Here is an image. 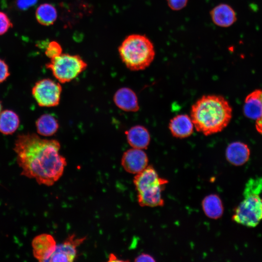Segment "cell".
<instances>
[{
	"instance_id": "cell-1",
	"label": "cell",
	"mask_w": 262,
	"mask_h": 262,
	"mask_svg": "<svg viewBox=\"0 0 262 262\" xmlns=\"http://www.w3.org/2000/svg\"><path fill=\"white\" fill-rule=\"evenodd\" d=\"M61 145L55 139L40 138L34 133L18 135L14 150L21 175L39 184L51 186L62 176L66 165L60 154Z\"/></svg>"
},
{
	"instance_id": "cell-2",
	"label": "cell",
	"mask_w": 262,
	"mask_h": 262,
	"mask_svg": "<svg viewBox=\"0 0 262 262\" xmlns=\"http://www.w3.org/2000/svg\"><path fill=\"white\" fill-rule=\"evenodd\" d=\"M232 109L228 101L217 95H204L193 104L190 117L194 128L205 136L223 131L230 122Z\"/></svg>"
},
{
	"instance_id": "cell-3",
	"label": "cell",
	"mask_w": 262,
	"mask_h": 262,
	"mask_svg": "<svg viewBox=\"0 0 262 262\" xmlns=\"http://www.w3.org/2000/svg\"><path fill=\"white\" fill-rule=\"evenodd\" d=\"M243 196V200L234 209L232 219L246 227L254 228L262 220V177L248 180Z\"/></svg>"
},
{
	"instance_id": "cell-4",
	"label": "cell",
	"mask_w": 262,
	"mask_h": 262,
	"mask_svg": "<svg viewBox=\"0 0 262 262\" xmlns=\"http://www.w3.org/2000/svg\"><path fill=\"white\" fill-rule=\"evenodd\" d=\"M118 53L126 67L132 71L148 67L155 55L152 42L145 35L139 34L127 36L118 48Z\"/></svg>"
},
{
	"instance_id": "cell-5",
	"label": "cell",
	"mask_w": 262,
	"mask_h": 262,
	"mask_svg": "<svg viewBox=\"0 0 262 262\" xmlns=\"http://www.w3.org/2000/svg\"><path fill=\"white\" fill-rule=\"evenodd\" d=\"M46 66L60 82L64 83L77 77L85 70L87 64L78 55L62 53L50 59Z\"/></svg>"
},
{
	"instance_id": "cell-6",
	"label": "cell",
	"mask_w": 262,
	"mask_h": 262,
	"mask_svg": "<svg viewBox=\"0 0 262 262\" xmlns=\"http://www.w3.org/2000/svg\"><path fill=\"white\" fill-rule=\"evenodd\" d=\"M62 91V86L59 82L46 78L35 83L32 93L38 105L50 107L59 104Z\"/></svg>"
},
{
	"instance_id": "cell-7",
	"label": "cell",
	"mask_w": 262,
	"mask_h": 262,
	"mask_svg": "<svg viewBox=\"0 0 262 262\" xmlns=\"http://www.w3.org/2000/svg\"><path fill=\"white\" fill-rule=\"evenodd\" d=\"M148 159L146 152L141 149L132 148L123 154L121 164L128 172L137 174L148 165Z\"/></svg>"
},
{
	"instance_id": "cell-8",
	"label": "cell",
	"mask_w": 262,
	"mask_h": 262,
	"mask_svg": "<svg viewBox=\"0 0 262 262\" xmlns=\"http://www.w3.org/2000/svg\"><path fill=\"white\" fill-rule=\"evenodd\" d=\"M85 239L76 238L74 234L69 236L63 243L56 246L49 262H73L76 257L77 247Z\"/></svg>"
},
{
	"instance_id": "cell-9",
	"label": "cell",
	"mask_w": 262,
	"mask_h": 262,
	"mask_svg": "<svg viewBox=\"0 0 262 262\" xmlns=\"http://www.w3.org/2000/svg\"><path fill=\"white\" fill-rule=\"evenodd\" d=\"M33 255L41 262H49L54 252L56 244L53 237L49 234L43 233L35 236L32 242Z\"/></svg>"
},
{
	"instance_id": "cell-10",
	"label": "cell",
	"mask_w": 262,
	"mask_h": 262,
	"mask_svg": "<svg viewBox=\"0 0 262 262\" xmlns=\"http://www.w3.org/2000/svg\"><path fill=\"white\" fill-rule=\"evenodd\" d=\"M133 183L136 190L139 193L158 185H166L168 180L160 177L152 165H147L143 171L136 174Z\"/></svg>"
},
{
	"instance_id": "cell-11",
	"label": "cell",
	"mask_w": 262,
	"mask_h": 262,
	"mask_svg": "<svg viewBox=\"0 0 262 262\" xmlns=\"http://www.w3.org/2000/svg\"><path fill=\"white\" fill-rule=\"evenodd\" d=\"M113 101L122 111L136 112L139 110L136 94L130 88L122 87L118 89L114 95Z\"/></svg>"
},
{
	"instance_id": "cell-12",
	"label": "cell",
	"mask_w": 262,
	"mask_h": 262,
	"mask_svg": "<svg viewBox=\"0 0 262 262\" xmlns=\"http://www.w3.org/2000/svg\"><path fill=\"white\" fill-rule=\"evenodd\" d=\"M168 128L173 137L182 139L192 134L194 126L190 116L180 114L170 119Z\"/></svg>"
},
{
	"instance_id": "cell-13",
	"label": "cell",
	"mask_w": 262,
	"mask_h": 262,
	"mask_svg": "<svg viewBox=\"0 0 262 262\" xmlns=\"http://www.w3.org/2000/svg\"><path fill=\"white\" fill-rule=\"evenodd\" d=\"M213 23L220 27L228 28L237 20L236 13L233 8L226 3L219 4L210 11Z\"/></svg>"
},
{
	"instance_id": "cell-14",
	"label": "cell",
	"mask_w": 262,
	"mask_h": 262,
	"mask_svg": "<svg viewBox=\"0 0 262 262\" xmlns=\"http://www.w3.org/2000/svg\"><path fill=\"white\" fill-rule=\"evenodd\" d=\"M227 160L235 166H241L249 160L250 150L246 144L239 141L230 143L225 152Z\"/></svg>"
},
{
	"instance_id": "cell-15",
	"label": "cell",
	"mask_w": 262,
	"mask_h": 262,
	"mask_svg": "<svg viewBox=\"0 0 262 262\" xmlns=\"http://www.w3.org/2000/svg\"><path fill=\"white\" fill-rule=\"evenodd\" d=\"M127 142L132 147L147 149L150 142V136L146 128L141 125H135L125 131Z\"/></svg>"
},
{
	"instance_id": "cell-16",
	"label": "cell",
	"mask_w": 262,
	"mask_h": 262,
	"mask_svg": "<svg viewBox=\"0 0 262 262\" xmlns=\"http://www.w3.org/2000/svg\"><path fill=\"white\" fill-rule=\"evenodd\" d=\"M262 89H256L245 98L243 106L244 115L247 118L257 120L262 115Z\"/></svg>"
},
{
	"instance_id": "cell-17",
	"label": "cell",
	"mask_w": 262,
	"mask_h": 262,
	"mask_svg": "<svg viewBox=\"0 0 262 262\" xmlns=\"http://www.w3.org/2000/svg\"><path fill=\"white\" fill-rule=\"evenodd\" d=\"M165 185H158L138 193V201L141 206L157 207L164 205L162 192Z\"/></svg>"
},
{
	"instance_id": "cell-18",
	"label": "cell",
	"mask_w": 262,
	"mask_h": 262,
	"mask_svg": "<svg viewBox=\"0 0 262 262\" xmlns=\"http://www.w3.org/2000/svg\"><path fill=\"white\" fill-rule=\"evenodd\" d=\"M202 208L205 215L213 219L220 218L224 213L222 200L216 194L206 196L202 201Z\"/></svg>"
},
{
	"instance_id": "cell-19",
	"label": "cell",
	"mask_w": 262,
	"mask_h": 262,
	"mask_svg": "<svg viewBox=\"0 0 262 262\" xmlns=\"http://www.w3.org/2000/svg\"><path fill=\"white\" fill-rule=\"evenodd\" d=\"M20 119L18 115L11 110L0 113V132L5 135L14 133L18 129Z\"/></svg>"
},
{
	"instance_id": "cell-20",
	"label": "cell",
	"mask_w": 262,
	"mask_h": 262,
	"mask_svg": "<svg viewBox=\"0 0 262 262\" xmlns=\"http://www.w3.org/2000/svg\"><path fill=\"white\" fill-rule=\"evenodd\" d=\"M35 126L37 133L44 136H50L54 134L59 127L56 118L49 114L41 115L36 121Z\"/></svg>"
},
{
	"instance_id": "cell-21",
	"label": "cell",
	"mask_w": 262,
	"mask_h": 262,
	"mask_svg": "<svg viewBox=\"0 0 262 262\" xmlns=\"http://www.w3.org/2000/svg\"><path fill=\"white\" fill-rule=\"evenodd\" d=\"M37 21L41 25L49 26L53 24L57 18V12L51 4L45 3L40 4L35 12Z\"/></svg>"
},
{
	"instance_id": "cell-22",
	"label": "cell",
	"mask_w": 262,
	"mask_h": 262,
	"mask_svg": "<svg viewBox=\"0 0 262 262\" xmlns=\"http://www.w3.org/2000/svg\"><path fill=\"white\" fill-rule=\"evenodd\" d=\"M62 53V48L60 44L55 41L49 43L45 49V54L50 59L58 56Z\"/></svg>"
},
{
	"instance_id": "cell-23",
	"label": "cell",
	"mask_w": 262,
	"mask_h": 262,
	"mask_svg": "<svg viewBox=\"0 0 262 262\" xmlns=\"http://www.w3.org/2000/svg\"><path fill=\"white\" fill-rule=\"evenodd\" d=\"M12 26L13 24L7 15L0 11V35L6 33Z\"/></svg>"
},
{
	"instance_id": "cell-24",
	"label": "cell",
	"mask_w": 262,
	"mask_h": 262,
	"mask_svg": "<svg viewBox=\"0 0 262 262\" xmlns=\"http://www.w3.org/2000/svg\"><path fill=\"white\" fill-rule=\"evenodd\" d=\"M187 2L188 0H167L168 6L174 11L182 9L186 6Z\"/></svg>"
},
{
	"instance_id": "cell-25",
	"label": "cell",
	"mask_w": 262,
	"mask_h": 262,
	"mask_svg": "<svg viewBox=\"0 0 262 262\" xmlns=\"http://www.w3.org/2000/svg\"><path fill=\"white\" fill-rule=\"evenodd\" d=\"M10 75L9 67L6 62L0 59V83L4 82Z\"/></svg>"
},
{
	"instance_id": "cell-26",
	"label": "cell",
	"mask_w": 262,
	"mask_h": 262,
	"mask_svg": "<svg viewBox=\"0 0 262 262\" xmlns=\"http://www.w3.org/2000/svg\"><path fill=\"white\" fill-rule=\"evenodd\" d=\"M38 0H17V7L21 10H26L34 5Z\"/></svg>"
},
{
	"instance_id": "cell-27",
	"label": "cell",
	"mask_w": 262,
	"mask_h": 262,
	"mask_svg": "<svg viewBox=\"0 0 262 262\" xmlns=\"http://www.w3.org/2000/svg\"><path fill=\"white\" fill-rule=\"evenodd\" d=\"M135 262H155V260L154 258L150 255L146 254V253H142L139 256H138L134 260Z\"/></svg>"
},
{
	"instance_id": "cell-28",
	"label": "cell",
	"mask_w": 262,
	"mask_h": 262,
	"mask_svg": "<svg viewBox=\"0 0 262 262\" xmlns=\"http://www.w3.org/2000/svg\"><path fill=\"white\" fill-rule=\"evenodd\" d=\"M261 98L262 99V90L261 92ZM255 128L257 131L261 134H262V115L260 118L256 120Z\"/></svg>"
},
{
	"instance_id": "cell-29",
	"label": "cell",
	"mask_w": 262,
	"mask_h": 262,
	"mask_svg": "<svg viewBox=\"0 0 262 262\" xmlns=\"http://www.w3.org/2000/svg\"><path fill=\"white\" fill-rule=\"evenodd\" d=\"M109 261H122L121 260H117L116 258V256H115V255L114 254H111L110 256H109Z\"/></svg>"
},
{
	"instance_id": "cell-30",
	"label": "cell",
	"mask_w": 262,
	"mask_h": 262,
	"mask_svg": "<svg viewBox=\"0 0 262 262\" xmlns=\"http://www.w3.org/2000/svg\"><path fill=\"white\" fill-rule=\"evenodd\" d=\"M2 108V106L1 102L0 101V113L1 111Z\"/></svg>"
}]
</instances>
